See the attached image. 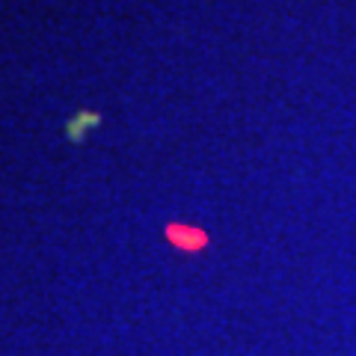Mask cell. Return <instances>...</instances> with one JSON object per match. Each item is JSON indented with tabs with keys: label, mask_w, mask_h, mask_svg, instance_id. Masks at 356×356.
<instances>
[{
	"label": "cell",
	"mask_w": 356,
	"mask_h": 356,
	"mask_svg": "<svg viewBox=\"0 0 356 356\" xmlns=\"http://www.w3.org/2000/svg\"><path fill=\"white\" fill-rule=\"evenodd\" d=\"M98 122H102V116H98L95 110H81V113H77V116L69 122V125H65V137H69L72 143L83 140L86 134H89V128L98 125Z\"/></svg>",
	"instance_id": "cell-1"
}]
</instances>
